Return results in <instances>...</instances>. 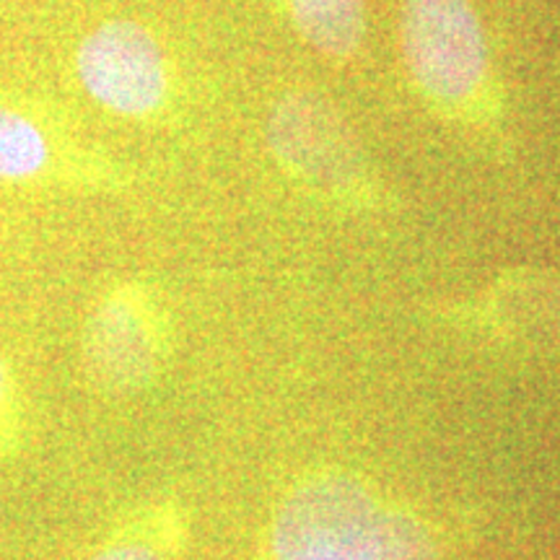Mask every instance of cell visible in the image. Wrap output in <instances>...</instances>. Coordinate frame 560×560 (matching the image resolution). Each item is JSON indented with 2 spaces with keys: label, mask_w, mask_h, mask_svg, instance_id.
Segmentation results:
<instances>
[{
  "label": "cell",
  "mask_w": 560,
  "mask_h": 560,
  "mask_svg": "<svg viewBox=\"0 0 560 560\" xmlns=\"http://www.w3.org/2000/svg\"><path fill=\"white\" fill-rule=\"evenodd\" d=\"M73 70L96 107L125 120H149L170 102L172 68L164 47L132 19L102 21L83 34Z\"/></svg>",
  "instance_id": "6da1fadb"
},
{
  "label": "cell",
  "mask_w": 560,
  "mask_h": 560,
  "mask_svg": "<svg viewBox=\"0 0 560 560\" xmlns=\"http://www.w3.org/2000/svg\"><path fill=\"white\" fill-rule=\"evenodd\" d=\"M402 55L429 100L462 107L488 81V42L470 0H405Z\"/></svg>",
  "instance_id": "7a4b0ae2"
},
{
  "label": "cell",
  "mask_w": 560,
  "mask_h": 560,
  "mask_svg": "<svg viewBox=\"0 0 560 560\" xmlns=\"http://www.w3.org/2000/svg\"><path fill=\"white\" fill-rule=\"evenodd\" d=\"M83 371L107 395H132L156 380L166 359V317L145 285L122 283L89 312Z\"/></svg>",
  "instance_id": "3957f363"
},
{
  "label": "cell",
  "mask_w": 560,
  "mask_h": 560,
  "mask_svg": "<svg viewBox=\"0 0 560 560\" xmlns=\"http://www.w3.org/2000/svg\"><path fill=\"white\" fill-rule=\"evenodd\" d=\"M374 495L346 475H325L293 490L272 524L276 560H350L376 520Z\"/></svg>",
  "instance_id": "277c9868"
},
{
  "label": "cell",
  "mask_w": 560,
  "mask_h": 560,
  "mask_svg": "<svg viewBox=\"0 0 560 560\" xmlns=\"http://www.w3.org/2000/svg\"><path fill=\"white\" fill-rule=\"evenodd\" d=\"M86 177V159L60 122L0 94V185L66 187Z\"/></svg>",
  "instance_id": "5b68a950"
},
{
  "label": "cell",
  "mask_w": 560,
  "mask_h": 560,
  "mask_svg": "<svg viewBox=\"0 0 560 560\" xmlns=\"http://www.w3.org/2000/svg\"><path fill=\"white\" fill-rule=\"evenodd\" d=\"M270 143L285 166L322 187H348L359 179L353 140L314 96H291L272 109Z\"/></svg>",
  "instance_id": "8992f818"
},
{
  "label": "cell",
  "mask_w": 560,
  "mask_h": 560,
  "mask_svg": "<svg viewBox=\"0 0 560 560\" xmlns=\"http://www.w3.org/2000/svg\"><path fill=\"white\" fill-rule=\"evenodd\" d=\"M291 16L301 37L330 58L353 55L366 30L363 0H291Z\"/></svg>",
  "instance_id": "52a82bcc"
},
{
  "label": "cell",
  "mask_w": 560,
  "mask_h": 560,
  "mask_svg": "<svg viewBox=\"0 0 560 560\" xmlns=\"http://www.w3.org/2000/svg\"><path fill=\"white\" fill-rule=\"evenodd\" d=\"M350 560H439V550L416 516L380 511Z\"/></svg>",
  "instance_id": "ba28073f"
},
{
  "label": "cell",
  "mask_w": 560,
  "mask_h": 560,
  "mask_svg": "<svg viewBox=\"0 0 560 560\" xmlns=\"http://www.w3.org/2000/svg\"><path fill=\"white\" fill-rule=\"evenodd\" d=\"M24 400L9 359L0 353V462L16 457L24 444Z\"/></svg>",
  "instance_id": "9c48e42d"
},
{
  "label": "cell",
  "mask_w": 560,
  "mask_h": 560,
  "mask_svg": "<svg viewBox=\"0 0 560 560\" xmlns=\"http://www.w3.org/2000/svg\"><path fill=\"white\" fill-rule=\"evenodd\" d=\"M89 560H166V548L145 537L143 532H122L120 537H112Z\"/></svg>",
  "instance_id": "30bf717a"
}]
</instances>
